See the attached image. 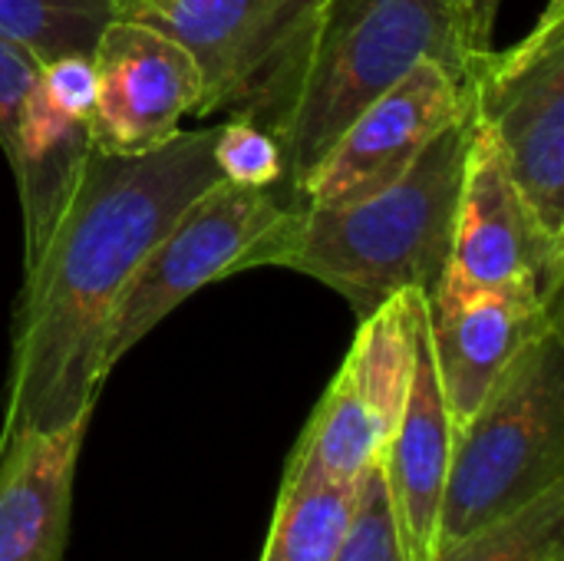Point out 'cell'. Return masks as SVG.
Instances as JSON below:
<instances>
[{"instance_id":"6da1fadb","label":"cell","mask_w":564,"mask_h":561,"mask_svg":"<svg viewBox=\"0 0 564 561\" xmlns=\"http://www.w3.org/2000/svg\"><path fill=\"white\" fill-rule=\"evenodd\" d=\"M215 132L178 129L135 155L86 152L46 238L23 261L0 450L93 413L122 291L185 205L221 179Z\"/></svg>"},{"instance_id":"7a4b0ae2","label":"cell","mask_w":564,"mask_h":561,"mask_svg":"<svg viewBox=\"0 0 564 561\" xmlns=\"http://www.w3.org/2000/svg\"><path fill=\"white\" fill-rule=\"evenodd\" d=\"M453 0H317L281 79L254 116L284 152L294 198L337 136L420 60L466 83L486 50Z\"/></svg>"},{"instance_id":"3957f363","label":"cell","mask_w":564,"mask_h":561,"mask_svg":"<svg viewBox=\"0 0 564 561\" xmlns=\"http://www.w3.org/2000/svg\"><path fill=\"white\" fill-rule=\"evenodd\" d=\"M469 136L473 106L393 185L340 208H301L278 268L317 278L357 317L400 291L430 294L449 261Z\"/></svg>"},{"instance_id":"277c9868","label":"cell","mask_w":564,"mask_h":561,"mask_svg":"<svg viewBox=\"0 0 564 561\" xmlns=\"http://www.w3.org/2000/svg\"><path fill=\"white\" fill-rule=\"evenodd\" d=\"M564 486V334L545 327L453 433L436 555Z\"/></svg>"},{"instance_id":"5b68a950","label":"cell","mask_w":564,"mask_h":561,"mask_svg":"<svg viewBox=\"0 0 564 561\" xmlns=\"http://www.w3.org/2000/svg\"><path fill=\"white\" fill-rule=\"evenodd\" d=\"M301 205L281 188H251L218 179L159 238L122 291L106 337L112 367L198 288L248 268H278Z\"/></svg>"},{"instance_id":"8992f818","label":"cell","mask_w":564,"mask_h":561,"mask_svg":"<svg viewBox=\"0 0 564 561\" xmlns=\"http://www.w3.org/2000/svg\"><path fill=\"white\" fill-rule=\"evenodd\" d=\"M466 89L522 198L564 241V0H549L516 46L476 50Z\"/></svg>"},{"instance_id":"52a82bcc","label":"cell","mask_w":564,"mask_h":561,"mask_svg":"<svg viewBox=\"0 0 564 561\" xmlns=\"http://www.w3.org/2000/svg\"><path fill=\"white\" fill-rule=\"evenodd\" d=\"M317 0H129L116 17L142 20L188 50L202 73L195 116L254 119L281 79Z\"/></svg>"},{"instance_id":"ba28073f","label":"cell","mask_w":564,"mask_h":561,"mask_svg":"<svg viewBox=\"0 0 564 561\" xmlns=\"http://www.w3.org/2000/svg\"><path fill=\"white\" fill-rule=\"evenodd\" d=\"M512 284H535L545 298L562 301L564 241L542 228L492 136L473 116L449 261L430 294H476Z\"/></svg>"},{"instance_id":"9c48e42d","label":"cell","mask_w":564,"mask_h":561,"mask_svg":"<svg viewBox=\"0 0 564 561\" xmlns=\"http://www.w3.org/2000/svg\"><path fill=\"white\" fill-rule=\"evenodd\" d=\"M466 112V83L436 60H420L337 136L294 202L301 208H340L393 185L420 152Z\"/></svg>"},{"instance_id":"30bf717a","label":"cell","mask_w":564,"mask_h":561,"mask_svg":"<svg viewBox=\"0 0 564 561\" xmlns=\"http://www.w3.org/2000/svg\"><path fill=\"white\" fill-rule=\"evenodd\" d=\"M89 149L135 155L178 132L182 116L202 103V73L188 50L169 33L116 17L93 53Z\"/></svg>"},{"instance_id":"8fae6325","label":"cell","mask_w":564,"mask_h":561,"mask_svg":"<svg viewBox=\"0 0 564 561\" xmlns=\"http://www.w3.org/2000/svg\"><path fill=\"white\" fill-rule=\"evenodd\" d=\"M558 321L562 301L535 284L426 298L430 354L456 430L482 407L509 364Z\"/></svg>"},{"instance_id":"7c38bea8","label":"cell","mask_w":564,"mask_h":561,"mask_svg":"<svg viewBox=\"0 0 564 561\" xmlns=\"http://www.w3.org/2000/svg\"><path fill=\"white\" fill-rule=\"evenodd\" d=\"M93 109L89 56H63L40 63V76L26 99L10 169L23 205V261L46 238L86 152Z\"/></svg>"},{"instance_id":"4fadbf2b","label":"cell","mask_w":564,"mask_h":561,"mask_svg":"<svg viewBox=\"0 0 564 561\" xmlns=\"http://www.w3.org/2000/svg\"><path fill=\"white\" fill-rule=\"evenodd\" d=\"M453 433L456 427L440 390L430 337L423 331L406 407L377 463L406 561L436 559V529L446 493Z\"/></svg>"},{"instance_id":"5bb4252c","label":"cell","mask_w":564,"mask_h":561,"mask_svg":"<svg viewBox=\"0 0 564 561\" xmlns=\"http://www.w3.org/2000/svg\"><path fill=\"white\" fill-rule=\"evenodd\" d=\"M89 420L93 413L0 450V561H63Z\"/></svg>"},{"instance_id":"9a60e30c","label":"cell","mask_w":564,"mask_h":561,"mask_svg":"<svg viewBox=\"0 0 564 561\" xmlns=\"http://www.w3.org/2000/svg\"><path fill=\"white\" fill-rule=\"evenodd\" d=\"M360 483L284 479L261 561H337L357 513Z\"/></svg>"},{"instance_id":"2e32d148","label":"cell","mask_w":564,"mask_h":561,"mask_svg":"<svg viewBox=\"0 0 564 561\" xmlns=\"http://www.w3.org/2000/svg\"><path fill=\"white\" fill-rule=\"evenodd\" d=\"M119 0H0V36L30 50L40 63L89 56L116 20Z\"/></svg>"},{"instance_id":"e0dca14e","label":"cell","mask_w":564,"mask_h":561,"mask_svg":"<svg viewBox=\"0 0 564 561\" xmlns=\"http://www.w3.org/2000/svg\"><path fill=\"white\" fill-rule=\"evenodd\" d=\"M433 561H564V486L459 539Z\"/></svg>"},{"instance_id":"ac0fdd59","label":"cell","mask_w":564,"mask_h":561,"mask_svg":"<svg viewBox=\"0 0 564 561\" xmlns=\"http://www.w3.org/2000/svg\"><path fill=\"white\" fill-rule=\"evenodd\" d=\"M215 165L225 182L251 188H284V152L274 132L248 116H231L215 132Z\"/></svg>"},{"instance_id":"d6986e66","label":"cell","mask_w":564,"mask_h":561,"mask_svg":"<svg viewBox=\"0 0 564 561\" xmlns=\"http://www.w3.org/2000/svg\"><path fill=\"white\" fill-rule=\"evenodd\" d=\"M337 561H406L387 503V489L380 479V466H373L360 483L357 513Z\"/></svg>"},{"instance_id":"ffe728a7","label":"cell","mask_w":564,"mask_h":561,"mask_svg":"<svg viewBox=\"0 0 564 561\" xmlns=\"http://www.w3.org/2000/svg\"><path fill=\"white\" fill-rule=\"evenodd\" d=\"M36 76H40V60L20 43L0 36V149L7 162L17 149L20 119H23Z\"/></svg>"},{"instance_id":"44dd1931","label":"cell","mask_w":564,"mask_h":561,"mask_svg":"<svg viewBox=\"0 0 564 561\" xmlns=\"http://www.w3.org/2000/svg\"><path fill=\"white\" fill-rule=\"evenodd\" d=\"M459 10H463V17L469 20V26H473V33L482 40V43H489V36H492V23H496V10H499V0H453Z\"/></svg>"},{"instance_id":"7402d4cb","label":"cell","mask_w":564,"mask_h":561,"mask_svg":"<svg viewBox=\"0 0 564 561\" xmlns=\"http://www.w3.org/2000/svg\"><path fill=\"white\" fill-rule=\"evenodd\" d=\"M122 3H129V0H119V7H122ZM119 7H116V10H119Z\"/></svg>"}]
</instances>
